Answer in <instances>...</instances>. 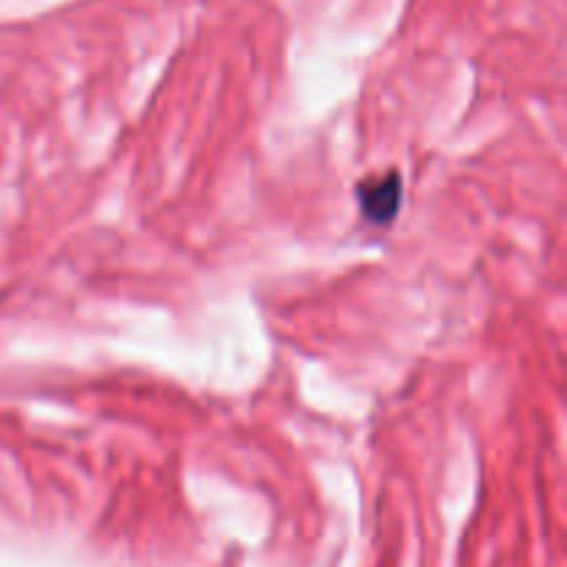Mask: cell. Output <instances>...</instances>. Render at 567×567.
I'll list each match as a JSON object with an SVG mask.
<instances>
[{
    "label": "cell",
    "mask_w": 567,
    "mask_h": 567,
    "mask_svg": "<svg viewBox=\"0 0 567 567\" xmlns=\"http://www.w3.org/2000/svg\"><path fill=\"white\" fill-rule=\"evenodd\" d=\"M399 197H402V183H399L396 175H391L380 183H365L360 203H363L365 216L371 221H391V216L396 214Z\"/></svg>",
    "instance_id": "obj_1"
}]
</instances>
